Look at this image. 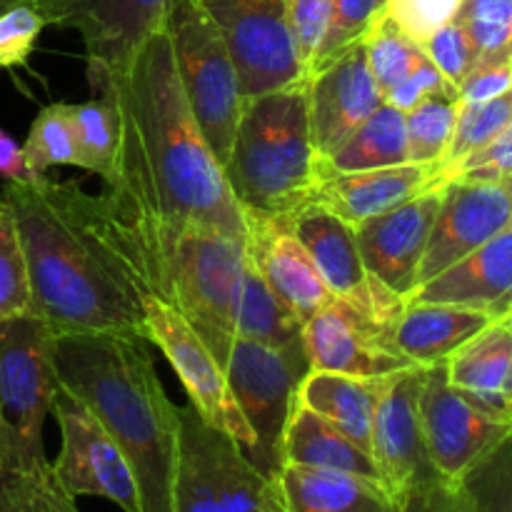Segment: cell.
Masks as SVG:
<instances>
[{"label":"cell","instance_id":"obj_1","mask_svg":"<svg viewBox=\"0 0 512 512\" xmlns=\"http://www.w3.org/2000/svg\"><path fill=\"white\" fill-rule=\"evenodd\" d=\"M120 113V160L103 203L123 225L153 298L168 300V250L183 230L245 240V213L180 88L165 23L128 68L95 85ZM170 303V300H168Z\"/></svg>","mask_w":512,"mask_h":512},{"label":"cell","instance_id":"obj_2","mask_svg":"<svg viewBox=\"0 0 512 512\" xmlns=\"http://www.w3.org/2000/svg\"><path fill=\"white\" fill-rule=\"evenodd\" d=\"M18 228L35 315L55 335L138 333L145 338L150 290L138 255L100 195L78 180L5 183Z\"/></svg>","mask_w":512,"mask_h":512},{"label":"cell","instance_id":"obj_3","mask_svg":"<svg viewBox=\"0 0 512 512\" xmlns=\"http://www.w3.org/2000/svg\"><path fill=\"white\" fill-rule=\"evenodd\" d=\"M138 333L55 335L58 385L73 393L120 445L143 512H173L178 405L168 398Z\"/></svg>","mask_w":512,"mask_h":512},{"label":"cell","instance_id":"obj_4","mask_svg":"<svg viewBox=\"0 0 512 512\" xmlns=\"http://www.w3.org/2000/svg\"><path fill=\"white\" fill-rule=\"evenodd\" d=\"M225 180L245 213L285 218L313 203L320 180L308 123V78L243 105Z\"/></svg>","mask_w":512,"mask_h":512},{"label":"cell","instance_id":"obj_5","mask_svg":"<svg viewBox=\"0 0 512 512\" xmlns=\"http://www.w3.org/2000/svg\"><path fill=\"white\" fill-rule=\"evenodd\" d=\"M58 370L55 333L38 315L0 320V470L30 473L45 458L43 425Z\"/></svg>","mask_w":512,"mask_h":512},{"label":"cell","instance_id":"obj_6","mask_svg":"<svg viewBox=\"0 0 512 512\" xmlns=\"http://www.w3.org/2000/svg\"><path fill=\"white\" fill-rule=\"evenodd\" d=\"M245 260V240L205 230H183L168 250L170 305L188 320L223 370L235 343V308Z\"/></svg>","mask_w":512,"mask_h":512},{"label":"cell","instance_id":"obj_7","mask_svg":"<svg viewBox=\"0 0 512 512\" xmlns=\"http://www.w3.org/2000/svg\"><path fill=\"white\" fill-rule=\"evenodd\" d=\"M165 30L185 103L225 168L245 105L228 45L198 0H178L165 18Z\"/></svg>","mask_w":512,"mask_h":512},{"label":"cell","instance_id":"obj_8","mask_svg":"<svg viewBox=\"0 0 512 512\" xmlns=\"http://www.w3.org/2000/svg\"><path fill=\"white\" fill-rule=\"evenodd\" d=\"M178 468L173 512H283L273 478L260 473L238 443L178 405Z\"/></svg>","mask_w":512,"mask_h":512},{"label":"cell","instance_id":"obj_9","mask_svg":"<svg viewBox=\"0 0 512 512\" xmlns=\"http://www.w3.org/2000/svg\"><path fill=\"white\" fill-rule=\"evenodd\" d=\"M310 370L303 345L270 348L253 340L235 338L230 348L225 380L235 405L255 438L250 463L268 478L283 468V433L293 408L295 390Z\"/></svg>","mask_w":512,"mask_h":512},{"label":"cell","instance_id":"obj_10","mask_svg":"<svg viewBox=\"0 0 512 512\" xmlns=\"http://www.w3.org/2000/svg\"><path fill=\"white\" fill-rule=\"evenodd\" d=\"M223 35L243 103L305 75L288 20V0H198Z\"/></svg>","mask_w":512,"mask_h":512},{"label":"cell","instance_id":"obj_11","mask_svg":"<svg viewBox=\"0 0 512 512\" xmlns=\"http://www.w3.org/2000/svg\"><path fill=\"white\" fill-rule=\"evenodd\" d=\"M50 413L60 428V453L53 468L55 480L70 498H103L123 512H143L138 483L120 445L100 420L58 385Z\"/></svg>","mask_w":512,"mask_h":512},{"label":"cell","instance_id":"obj_12","mask_svg":"<svg viewBox=\"0 0 512 512\" xmlns=\"http://www.w3.org/2000/svg\"><path fill=\"white\" fill-rule=\"evenodd\" d=\"M45 23L78 30L90 88L123 73L178 0H30Z\"/></svg>","mask_w":512,"mask_h":512},{"label":"cell","instance_id":"obj_13","mask_svg":"<svg viewBox=\"0 0 512 512\" xmlns=\"http://www.w3.org/2000/svg\"><path fill=\"white\" fill-rule=\"evenodd\" d=\"M143 310L145 340L160 348V353L168 358L195 413L208 425L230 435L243 448V453L253 458L255 438L243 413L235 405L228 380H225V370L220 368L218 360L210 355V350L195 335L188 320L168 300L145 298Z\"/></svg>","mask_w":512,"mask_h":512},{"label":"cell","instance_id":"obj_14","mask_svg":"<svg viewBox=\"0 0 512 512\" xmlns=\"http://www.w3.org/2000/svg\"><path fill=\"white\" fill-rule=\"evenodd\" d=\"M425 450L443 480H460L512 430L448 383L445 363L428 365L418 398Z\"/></svg>","mask_w":512,"mask_h":512},{"label":"cell","instance_id":"obj_15","mask_svg":"<svg viewBox=\"0 0 512 512\" xmlns=\"http://www.w3.org/2000/svg\"><path fill=\"white\" fill-rule=\"evenodd\" d=\"M395 323L343 298H333L303 323V350L310 370L383 378L413 368L395 345Z\"/></svg>","mask_w":512,"mask_h":512},{"label":"cell","instance_id":"obj_16","mask_svg":"<svg viewBox=\"0 0 512 512\" xmlns=\"http://www.w3.org/2000/svg\"><path fill=\"white\" fill-rule=\"evenodd\" d=\"M423 375V365H413L380 378L373 413V458L390 493L403 505L443 480L430 463L420 428L418 398Z\"/></svg>","mask_w":512,"mask_h":512},{"label":"cell","instance_id":"obj_17","mask_svg":"<svg viewBox=\"0 0 512 512\" xmlns=\"http://www.w3.org/2000/svg\"><path fill=\"white\" fill-rule=\"evenodd\" d=\"M288 223L335 298L380 318H400L405 300L365 270L353 225L343 223L315 200L288 215Z\"/></svg>","mask_w":512,"mask_h":512},{"label":"cell","instance_id":"obj_18","mask_svg":"<svg viewBox=\"0 0 512 512\" xmlns=\"http://www.w3.org/2000/svg\"><path fill=\"white\" fill-rule=\"evenodd\" d=\"M510 223L512 200L503 183H478V180L460 178L448 180L415 283L423 285L433 280L435 275L495 238Z\"/></svg>","mask_w":512,"mask_h":512},{"label":"cell","instance_id":"obj_19","mask_svg":"<svg viewBox=\"0 0 512 512\" xmlns=\"http://www.w3.org/2000/svg\"><path fill=\"white\" fill-rule=\"evenodd\" d=\"M443 188L445 183L425 190L408 203L353 228L365 270L403 300H408L418 285L415 275L443 203Z\"/></svg>","mask_w":512,"mask_h":512},{"label":"cell","instance_id":"obj_20","mask_svg":"<svg viewBox=\"0 0 512 512\" xmlns=\"http://www.w3.org/2000/svg\"><path fill=\"white\" fill-rule=\"evenodd\" d=\"M383 103L363 43L308 75V123L318 158H330Z\"/></svg>","mask_w":512,"mask_h":512},{"label":"cell","instance_id":"obj_21","mask_svg":"<svg viewBox=\"0 0 512 512\" xmlns=\"http://www.w3.org/2000/svg\"><path fill=\"white\" fill-rule=\"evenodd\" d=\"M245 213V210H243ZM245 248L275 295L305 323L335 298L285 218L245 213Z\"/></svg>","mask_w":512,"mask_h":512},{"label":"cell","instance_id":"obj_22","mask_svg":"<svg viewBox=\"0 0 512 512\" xmlns=\"http://www.w3.org/2000/svg\"><path fill=\"white\" fill-rule=\"evenodd\" d=\"M443 183H448V178L440 165L420 163L358 170V173H320L313 200L355 228L363 220L388 213Z\"/></svg>","mask_w":512,"mask_h":512},{"label":"cell","instance_id":"obj_23","mask_svg":"<svg viewBox=\"0 0 512 512\" xmlns=\"http://www.w3.org/2000/svg\"><path fill=\"white\" fill-rule=\"evenodd\" d=\"M405 303H450L485 310L493 318L512 313V223L428 283Z\"/></svg>","mask_w":512,"mask_h":512},{"label":"cell","instance_id":"obj_24","mask_svg":"<svg viewBox=\"0 0 512 512\" xmlns=\"http://www.w3.org/2000/svg\"><path fill=\"white\" fill-rule=\"evenodd\" d=\"M273 483L283 512H408L388 485L358 475L283 465Z\"/></svg>","mask_w":512,"mask_h":512},{"label":"cell","instance_id":"obj_25","mask_svg":"<svg viewBox=\"0 0 512 512\" xmlns=\"http://www.w3.org/2000/svg\"><path fill=\"white\" fill-rule=\"evenodd\" d=\"M512 363V323L510 318L493 320L483 333L463 345L445 360L448 383L458 393L473 400L478 408L512 420L508 403V378Z\"/></svg>","mask_w":512,"mask_h":512},{"label":"cell","instance_id":"obj_26","mask_svg":"<svg viewBox=\"0 0 512 512\" xmlns=\"http://www.w3.org/2000/svg\"><path fill=\"white\" fill-rule=\"evenodd\" d=\"M493 320L498 318L465 305L405 303L395 323V345L410 363L428 368L445 363Z\"/></svg>","mask_w":512,"mask_h":512},{"label":"cell","instance_id":"obj_27","mask_svg":"<svg viewBox=\"0 0 512 512\" xmlns=\"http://www.w3.org/2000/svg\"><path fill=\"white\" fill-rule=\"evenodd\" d=\"M283 465L358 475V478L385 485L383 473L368 450L360 448L343 430H338L330 420L305 408L298 400H293L288 423H285Z\"/></svg>","mask_w":512,"mask_h":512},{"label":"cell","instance_id":"obj_28","mask_svg":"<svg viewBox=\"0 0 512 512\" xmlns=\"http://www.w3.org/2000/svg\"><path fill=\"white\" fill-rule=\"evenodd\" d=\"M378 393L380 378H353L330 370H308L295 390V400L323 415L373 455V413Z\"/></svg>","mask_w":512,"mask_h":512},{"label":"cell","instance_id":"obj_29","mask_svg":"<svg viewBox=\"0 0 512 512\" xmlns=\"http://www.w3.org/2000/svg\"><path fill=\"white\" fill-rule=\"evenodd\" d=\"M410 163L405 113L383 103L330 158L320 160V173H358Z\"/></svg>","mask_w":512,"mask_h":512},{"label":"cell","instance_id":"obj_30","mask_svg":"<svg viewBox=\"0 0 512 512\" xmlns=\"http://www.w3.org/2000/svg\"><path fill=\"white\" fill-rule=\"evenodd\" d=\"M235 338L253 340V343L270 345V348H298V345H303V323L270 290L250 255L245 260L243 280H240L238 308H235Z\"/></svg>","mask_w":512,"mask_h":512},{"label":"cell","instance_id":"obj_31","mask_svg":"<svg viewBox=\"0 0 512 512\" xmlns=\"http://www.w3.org/2000/svg\"><path fill=\"white\" fill-rule=\"evenodd\" d=\"M68 110L80 168L100 175L103 185L113 183L120 160V113L115 98L103 90L93 93L85 103L70 105Z\"/></svg>","mask_w":512,"mask_h":512},{"label":"cell","instance_id":"obj_32","mask_svg":"<svg viewBox=\"0 0 512 512\" xmlns=\"http://www.w3.org/2000/svg\"><path fill=\"white\" fill-rule=\"evenodd\" d=\"M363 50L383 98L428 58L423 45L410 38L390 15L380 18L375 28L365 35Z\"/></svg>","mask_w":512,"mask_h":512},{"label":"cell","instance_id":"obj_33","mask_svg":"<svg viewBox=\"0 0 512 512\" xmlns=\"http://www.w3.org/2000/svg\"><path fill=\"white\" fill-rule=\"evenodd\" d=\"M460 95H433L405 113L410 163L440 165L455 133Z\"/></svg>","mask_w":512,"mask_h":512},{"label":"cell","instance_id":"obj_34","mask_svg":"<svg viewBox=\"0 0 512 512\" xmlns=\"http://www.w3.org/2000/svg\"><path fill=\"white\" fill-rule=\"evenodd\" d=\"M512 120V88L498 98L483 100V103H460L458 123L455 133L450 138L445 158L440 163L445 178L450 180V173L458 168L463 160L483 150L500 130Z\"/></svg>","mask_w":512,"mask_h":512},{"label":"cell","instance_id":"obj_35","mask_svg":"<svg viewBox=\"0 0 512 512\" xmlns=\"http://www.w3.org/2000/svg\"><path fill=\"white\" fill-rule=\"evenodd\" d=\"M70 103H53L35 115L25 138L23 155L28 170L40 178L55 165L80 168L78 145H75L73 125H70Z\"/></svg>","mask_w":512,"mask_h":512},{"label":"cell","instance_id":"obj_36","mask_svg":"<svg viewBox=\"0 0 512 512\" xmlns=\"http://www.w3.org/2000/svg\"><path fill=\"white\" fill-rule=\"evenodd\" d=\"M0 512H80V508L60 488L48 463L30 473L0 470Z\"/></svg>","mask_w":512,"mask_h":512},{"label":"cell","instance_id":"obj_37","mask_svg":"<svg viewBox=\"0 0 512 512\" xmlns=\"http://www.w3.org/2000/svg\"><path fill=\"white\" fill-rule=\"evenodd\" d=\"M388 15V0H333V13H330L328 30L310 63L308 75L318 73L320 68L338 58L353 45L363 43L365 35L375 28L380 18Z\"/></svg>","mask_w":512,"mask_h":512},{"label":"cell","instance_id":"obj_38","mask_svg":"<svg viewBox=\"0 0 512 512\" xmlns=\"http://www.w3.org/2000/svg\"><path fill=\"white\" fill-rule=\"evenodd\" d=\"M35 315L33 288L18 228L8 205L0 213V320Z\"/></svg>","mask_w":512,"mask_h":512},{"label":"cell","instance_id":"obj_39","mask_svg":"<svg viewBox=\"0 0 512 512\" xmlns=\"http://www.w3.org/2000/svg\"><path fill=\"white\" fill-rule=\"evenodd\" d=\"M455 20L468 33L478 60L510 58L512 0H463Z\"/></svg>","mask_w":512,"mask_h":512},{"label":"cell","instance_id":"obj_40","mask_svg":"<svg viewBox=\"0 0 512 512\" xmlns=\"http://www.w3.org/2000/svg\"><path fill=\"white\" fill-rule=\"evenodd\" d=\"M460 483L478 512H512V430Z\"/></svg>","mask_w":512,"mask_h":512},{"label":"cell","instance_id":"obj_41","mask_svg":"<svg viewBox=\"0 0 512 512\" xmlns=\"http://www.w3.org/2000/svg\"><path fill=\"white\" fill-rule=\"evenodd\" d=\"M45 25L43 13L30 0H18L0 10V68L28 63Z\"/></svg>","mask_w":512,"mask_h":512},{"label":"cell","instance_id":"obj_42","mask_svg":"<svg viewBox=\"0 0 512 512\" xmlns=\"http://www.w3.org/2000/svg\"><path fill=\"white\" fill-rule=\"evenodd\" d=\"M420 45H423L425 55L435 63V68H438L455 88H460V83L468 78V73L475 68V63H478V53H475L468 33H465V28L458 20H450L448 25L435 30V33L430 35L428 40H423Z\"/></svg>","mask_w":512,"mask_h":512},{"label":"cell","instance_id":"obj_43","mask_svg":"<svg viewBox=\"0 0 512 512\" xmlns=\"http://www.w3.org/2000/svg\"><path fill=\"white\" fill-rule=\"evenodd\" d=\"M460 5L463 0H388V15L410 38L423 43L458 18Z\"/></svg>","mask_w":512,"mask_h":512},{"label":"cell","instance_id":"obj_44","mask_svg":"<svg viewBox=\"0 0 512 512\" xmlns=\"http://www.w3.org/2000/svg\"><path fill=\"white\" fill-rule=\"evenodd\" d=\"M330 13H333V0H288V20L293 30L298 58L308 75L310 63L318 53L320 43L328 30Z\"/></svg>","mask_w":512,"mask_h":512},{"label":"cell","instance_id":"obj_45","mask_svg":"<svg viewBox=\"0 0 512 512\" xmlns=\"http://www.w3.org/2000/svg\"><path fill=\"white\" fill-rule=\"evenodd\" d=\"M512 175V120L475 155L450 173V180H478V183H505Z\"/></svg>","mask_w":512,"mask_h":512},{"label":"cell","instance_id":"obj_46","mask_svg":"<svg viewBox=\"0 0 512 512\" xmlns=\"http://www.w3.org/2000/svg\"><path fill=\"white\" fill-rule=\"evenodd\" d=\"M433 95H460V93L458 88H455V85L450 83L438 68H435L433 60L425 58L423 63H420L418 68H415L413 73L398 85V88H393L388 95H385V103L403 110V113H408V110H413L415 105L423 103L425 98H433Z\"/></svg>","mask_w":512,"mask_h":512},{"label":"cell","instance_id":"obj_47","mask_svg":"<svg viewBox=\"0 0 512 512\" xmlns=\"http://www.w3.org/2000/svg\"><path fill=\"white\" fill-rule=\"evenodd\" d=\"M512 88L510 58L503 60H478L468 78L460 83V103H483L498 98Z\"/></svg>","mask_w":512,"mask_h":512},{"label":"cell","instance_id":"obj_48","mask_svg":"<svg viewBox=\"0 0 512 512\" xmlns=\"http://www.w3.org/2000/svg\"><path fill=\"white\" fill-rule=\"evenodd\" d=\"M408 512H478L460 480H440L410 500Z\"/></svg>","mask_w":512,"mask_h":512},{"label":"cell","instance_id":"obj_49","mask_svg":"<svg viewBox=\"0 0 512 512\" xmlns=\"http://www.w3.org/2000/svg\"><path fill=\"white\" fill-rule=\"evenodd\" d=\"M0 178L5 183H28V180H35V175L28 170V163H25L23 145H18V140L3 128H0Z\"/></svg>","mask_w":512,"mask_h":512},{"label":"cell","instance_id":"obj_50","mask_svg":"<svg viewBox=\"0 0 512 512\" xmlns=\"http://www.w3.org/2000/svg\"><path fill=\"white\" fill-rule=\"evenodd\" d=\"M510 323H512V313L508 315ZM508 403H510V410H512V363H510V378H508Z\"/></svg>","mask_w":512,"mask_h":512},{"label":"cell","instance_id":"obj_51","mask_svg":"<svg viewBox=\"0 0 512 512\" xmlns=\"http://www.w3.org/2000/svg\"><path fill=\"white\" fill-rule=\"evenodd\" d=\"M505 190H508V195H510V200H512V175H510V178L508 180H505Z\"/></svg>","mask_w":512,"mask_h":512},{"label":"cell","instance_id":"obj_52","mask_svg":"<svg viewBox=\"0 0 512 512\" xmlns=\"http://www.w3.org/2000/svg\"><path fill=\"white\" fill-rule=\"evenodd\" d=\"M13 3H18V0H0V10H5L8 5H13Z\"/></svg>","mask_w":512,"mask_h":512},{"label":"cell","instance_id":"obj_53","mask_svg":"<svg viewBox=\"0 0 512 512\" xmlns=\"http://www.w3.org/2000/svg\"><path fill=\"white\" fill-rule=\"evenodd\" d=\"M3 208H5V198H3V190H0V213H3Z\"/></svg>","mask_w":512,"mask_h":512},{"label":"cell","instance_id":"obj_54","mask_svg":"<svg viewBox=\"0 0 512 512\" xmlns=\"http://www.w3.org/2000/svg\"><path fill=\"white\" fill-rule=\"evenodd\" d=\"M510 58H512V45H510Z\"/></svg>","mask_w":512,"mask_h":512}]
</instances>
